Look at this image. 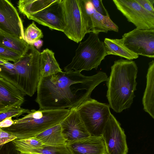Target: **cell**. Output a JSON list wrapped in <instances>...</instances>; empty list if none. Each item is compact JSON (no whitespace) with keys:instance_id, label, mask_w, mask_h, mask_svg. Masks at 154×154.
<instances>
[{"instance_id":"cell-1","label":"cell","mask_w":154,"mask_h":154,"mask_svg":"<svg viewBox=\"0 0 154 154\" xmlns=\"http://www.w3.org/2000/svg\"><path fill=\"white\" fill-rule=\"evenodd\" d=\"M107 79L102 71L87 76L73 70L40 77L35 101L43 109H76L91 99L94 89Z\"/></svg>"},{"instance_id":"cell-2","label":"cell","mask_w":154,"mask_h":154,"mask_svg":"<svg viewBox=\"0 0 154 154\" xmlns=\"http://www.w3.org/2000/svg\"><path fill=\"white\" fill-rule=\"evenodd\" d=\"M138 67L132 60L122 58L115 60L106 81V97L110 107L120 113L129 108L135 97Z\"/></svg>"},{"instance_id":"cell-3","label":"cell","mask_w":154,"mask_h":154,"mask_svg":"<svg viewBox=\"0 0 154 154\" xmlns=\"http://www.w3.org/2000/svg\"><path fill=\"white\" fill-rule=\"evenodd\" d=\"M69 109H32L21 118L13 120L9 127L2 128L4 131L24 139L35 137L39 134L58 124L68 115Z\"/></svg>"},{"instance_id":"cell-4","label":"cell","mask_w":154,"mask_h":154,"mask_svg":"<svg viewBox=\"0 0 154 154\" xmlns=\"http://www.w3.org/2000/svg\"><path fill=\"white\" fill-rule=\"evenodd\" d=\"M40 52L29 45L27 51L14 63L15 69L6 80L24 95L32 96L37 91L40 77Z\"/></svg>"},{"instance_id":"cell-5","label":"cell","mask_w":154,"mask_h":154,"mask_svg":"<svg viewBox=\"0 0 154 154\" xmlns=\"http://www.w3.org/2000/svg\"><path fill=\"white\" fill-rule=\"evenodd\" d=\"M107 55L104 42L100 40L98 35L90 33L87 39L80 43L72 61L64 67V70L81 72L97 69Z\"/></svg>"},{"instance_id":"cell-6","label":"cell","mask_w":154,"mask_h":154,"mask_svg":"<svg viewBox=\"0 0 154 154\" xmlns=\"http://www.w3.org/2000/svg\"><path fill=\"white\" fill-rule=\"evenodd\" d=\"M65 28L63 32L77 43L91 32L90 21L85 0H61Z\"/></svg>"},{"instance_id":"cell-7","label":"cell","mask_w":154,"mask_h":154,"mask_svg":"<svg viewBox=\"0 0 154 154\" xmlns=\"http://www.w3.org/2000/svg\"><path fill=\"white\" fill-rule=\"evenodd\" d=\"M109 104L91 98L76 109L87 130L91 136H101L111 113Z\"/></svg>"},{"instance_id":"cell-8","label":"cell","mask_w":154,"mask_h":154,"mask_svg":"<svg viewBox=\"0 0 154 154\" xmlns=\"http://www.w3.org/2000/svg\"><path fill=\"white\" fill-rule=\"evenodd\" d=\"M117 9L132 23L141 30L154 29V14L143 8L136 0H113Z\"/></svg>"},{"instance_id":"cell-9","label":"cell","mask_w":154,"mask_h":154,"mask_svg":"<svg viewBox=\"0 0 154 154\" xmlns=\"http://www.w3.org/2000/svg\"><path fill=\"white\" fill-rule=\"evenodd\" d=\"M123 45L138 55L154 58V29L135 28L125 33L121 38Z\"/></svg>"},{"instance_id":"cell-10","label":"cell","mask_w":154,"mask_h":154,"mask_svg":"<svg viewBox=\"0 0 154 154\" xmlns=\"http://www.w3.org/2000/svg\"><path fill=\"white\" fill-rule=\"evenodd\" d=\"M23 22L16 8L8 0H0V33L24 40Z\"/></svg>"},{"instance_id":"cell-11","label":"cell","mask_w":154,"mask_h":154,"mask_svg":"<svg viewBox=\"0 0 154 154\" xmlns=\"http://www.w3.org/2000/svg\"><path fill=\"white\" fill-rule=\"evenodd\" d=\"M102 137L107 154H127L128 148L125 132L111 113L103 130Z\"/></svg>"},{"instance_id":"cell-12","label":"cell","mask_w":154,"mask_h":154,"mask_svg":"<svg viewBox=\"0 0 154 154\" xmlns=\"http://www.w3.org/2000/svg\"><path fill=\"white\" fill-rule=\"evenodd\" d=\"M61 1L56 0L49 6L31 15L28 19L51 30L63 32L65 24Z\"/></svg>"},{"instance_id":"cell-13","label":"cell","mask_w":154,"mask_h":154,"mask_svg":"<svg viewBox=\"0 0 154 154\" xmlns=\"http://www.w3.org/2000/svg\"><path fill=\"white\" fill-rule=\"evenodd\" d=\"M60 124L66 144L91 136L81 119L77 109L70 110L68 115Z\"/></svg>"},{"instance_id":"cell-14","label":"cell","mask_w":154,"mask_h":154,"mask_svg":"<svg viewBox=\"0 0 154 154\" xmlns=\"http://www.w3.org/2000/svg\"><path fill=\"white\" fill-rule=\"evenodd\" d=\"M24 101V95L14 85L0 77V113L21 107Z\"/></svg>"},{"instance_id":"cell-15","label":"cell","mask_w":154,"mask_h":154,"mask_svg":"<svg viewBox=\"0 0 154 154\" xmlns=\"http://www.w3.org/2000/svg\"><path fill=\"white\" fill-rule=\"evenodd\" d=\"M66 145L71 154H107L102 136L91 135Z\"/></svg>"},{"instance_id":"cell-16","label":"cell","mask_w":154,"mask_h":154,"mask_svg":"<svg viewBox=\"0 0 154 154\" xmlns=\"http://www.w3.org/2000/svg\"><path fill=\"white\" fill-rule=\"evenodd\" d=\"M85 7L91 23V32L98 35L100 32L107 33L109 31L118 32V26L109 16H104L94 9L90 0H85Z\"/></svg>"},{"instance_id":"cell-17","label":"cell","mask_w":154,"mask_h":154,"mask_svg":"<svg viewBox=\"0 0 154 154\" xmlns=\"http://www.w3.org/2000/svg\"><path fill=\"white\" fill-rule=\"evenodd\" d=\"M146 86L142 99L143 109L154 119V61L149 63Z\"/></svg>"},{"instance_id":"cell-18","label":"cell","mask_w":154,"mask_h":154,"mask_svg":"<svg viewBox=\"0 0 154 154\" xmlns=\"http://www.w3.org/2000/svg\"><path fill=\"white\" fill-rule=\"evenodd\" d=\"M40 77L63 72L55 58L54 52L48 48L44 50L40 53Z\"/></svg>"},{"instance_id":"cell-19","label":"cell","mask_w":154,"mask_h":154,"mask_svg":"<svg viewBox=\"0 0 154 154\" xmlns=\"http://www.w3.org/2000/svg\"><path fill=\"white\" fill-rule=\"evenodd\" d=\"M104 44L107 55H113L131 60L139 57V55L131 51L123 44L121 39L105 38Z\"/></svg>"},{"instance_id":"cell-20","label":"cell","mask_w":154,"mask_h":154,"mask_svg":"<svg viewBox=\"0 0 154 154\" xmlns=\"http://www.w3.org/2000/svg\"><path fill=\"white\" fill-rule=\"evenodd\" d=\"M43 144L50 146L66 145L59 124L39 134L35 137Z\"/></svg>"},{"instance_id":"cell-21","label":"cell","mask_w":154,"mask_h":154,"mask_svg":"<svg viewBox=\"0 0 154 154\" xmlns=\"http://www.w3.org/2000/svg\"><path fill=\"white\" fill-rule=\"evenodd\" d=\"M56 0H19L17 7L20 12L28 19L32 14L49 6Z\"/></svg>"},{"instance_id":"cell-22","label":"cell","mask_w":154,"mask_h":154,"mask_svg":"<svg viewBox=\"0 0 154 154\" xmlns=\"http://www.w3.org/2000/svg\"><path fill=\"white\" fill-rule=\"evenodd\" d=\"M25 154H71L67 145L50 146L43 144L38 148H21L17 149Z\"/></svg>"},{"instance_id":"cell-23","label":"cell","mask_w":154,"mask_h":154,"mask_svg":"<svg viewBox=\"0 0 154 154\" xmlns=\"http://www.w3.org/2000/svg\"><path fill=\"white\" fill-rule=\"evenodd\" d=\"M29 45L24 40L0 33V46L17 51L23 55L28 51Z\"/></svg>"},{"instance_id":"cell-24","label":"cell","mask_w":154,"mask_h":154,"mask_svg":"<svg viewBox=\"0 0 154 154\" xmlns=\"http://www.w3.org/2000/svg\"><path fill=\"white\" fill-rule=\"evenodd\" d=\"M24 40L29 45H33L37 41L43 37L42 31L33 22L26 29L24 32Z\"/></svg>"},{"instance_id":"cell-25","label":"cell","mask_w":154,"mask_h":154,"mask_svg":"<svg viewBox=\"0 0 154 154\" xmlns=\"http://www.w3.org/2000/svg\"><path fill=\"white\" fill-rule=\"evenodd\" d=\"M23 56L17 51L0 46V58L7 61L15 63Z\"/></svg>"},{"instance_id":"cell-26","label":"cell","mask_w":154,"mask_h":154,"mask_svg":"<svg viewBox=\"0 0 154 154\" xmlns=\"http://www.w3.org/2000/svg\"><path fill=\"white\" fill-rule=\"evenodd\" d=\"M30 111L28 109L21 107H14L0 113V122L9 117H18L25 113H29Z\"/></svg>"},{"instance_id":"cell-27","label":"cell","mask_w":154,"mask_h":154,"mask_svg":"<svg viewBox=\"0 0 154 154\" xmlns=\"http://www.w3.org/2000/svg\"><path fill=\"white\" fill-rule=\"evenodd\" d=\"M12 141L0 146V154H20Z\"/></svg>"},{"instance_id":"cell-28","label":"cell","mask_w":154,"mask_h":154,"mask_svg":"<svg viewBox=\"0 0 154 154\" xmlns=\"http://www.w3.org/2000/svg\"><path fill=\"white\" fill-rule=\"evenodd\" d=\"M94 9L104 16H109V13L103 5L102 0H90Z\"/></svg>"},{"instance_id":"cell-29","label":"cell","mask_w":154,"mask_h":154,"mask_svg":"<svg viewBox=\"0 0 154 154\" xmlns=\"http://www.w3.org/2000/svg\"><path fill=\"white\" fill-rule=\"evenodd\" d=\"M17 139L15 136L3 130L0 128V146Z\"/></svg>"},{"instance_id":"cell-30","label":"cell","mask_w":154,"mask_h":154,"mask_svg":"<svg viewBox=\"0 0 154 154\" xmlns=\"http://www.w3.org/2000/svg\"><path fill=\"white\" fill-rule=\"evenodd\" d=\"M143 8L154 14V0H136Z\"/></svg>"},{"instance_id":"cell-31","label":"cell","mask_w":154,"mask_h":154,"mask_svg":"<svg viewBox=\"0 0 154 154\" xmlns=\"http://www.w3.org/2000/svg\"><path fill=\"white\" fill-rule=\"evenodd\" d=\"M12 117H9L7 118L0 122V128H2L8 127L12 125L14 122L12 119Z\"/></svg>"},{"instance_id":"cell-32","label":"cell","mask_w":154,"mask_h":154,"mask_svg":"<svg viewBox=\"0 0 154 154\" xmlns=\"http://www.w3.org/2000/svg\"><path fill=\"white\" fill-rule=\"evenodd\" d=\"M43 41L42 40L40 39L35 42L33 44V46L35 47L37 49H39L42 46Z\"/></svg>"},{"instance_id":"cell-33","label":"cell","mask_w":154,"mask_h":154,"mask_svg":"<svg viewBox=\"0 0 154 154\" xmlns=\"http://www.w3.org/2000/svg\"><path fill=\"white\" fill-rule=\"evenodd\" d=\"M7 61L0 58V65H2L7 62Z\"/></svg>"},{"instance_id":"cell-34","label":"cell","mask_w":154,"mask_h":154,"mask_svg":"<svg viewBox=\"0 0 154 154\" xmlns=\"http://www.w3.org/2000/svg\"><path fill=\"white\" fill-rule=\"evenodd\" d=\"M20 154H24V153H20Z\"/></svg>"}]
</instances>
